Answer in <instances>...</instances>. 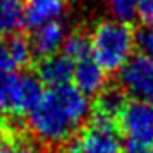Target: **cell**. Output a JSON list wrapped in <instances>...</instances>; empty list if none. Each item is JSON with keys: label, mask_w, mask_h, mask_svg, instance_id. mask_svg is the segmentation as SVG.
<instances>
[{"label": "cell", "mask_w": 153, "mask_h": 153, "mask_svg": "<svg viewBox=\"0 0 153 153\" xmlns=\"http://www.w3.org/2000/svg\"><path fill=\"white\" fill-rule=\"evenodd\" d=\"M91 114L90 97L76 86H59L43 91L28 115V127L38 141L62 145L76 136Z\"/></svg>", "instance_id": "1"}, {"label": "cell", "mask_w": 153, "mask_h": 153, "mask_svg": "<svg viewBox=\"0 0 153 153\" xmlns=\"http://www.w3.org/2000/svg\"><path fill=\"white\" fill-rule=\"evenodd\" d=\"M91 59L105 72H119L132 59L136 35L126 21L110 17L98 21L90 33Z\"/></svg>", "instance_id": "2"}, {"label": "cell", "mask_w": 153, "mask_h": 153, "mask_svg": "<svg viewBox=\"0 0 153 153\" xmlns=\"http://www.w3.org/2000/svg\"><path fill=\"white\" fill-rule=\"evenodd\" d=\"M64 153H124L115 119L95 114L83 131L65 143Z\"/></svg>", "instance_id": "3"}, {"label": "cell", "mask_w": 153, "mask_h": 153, "mask_svg": "<svg viewBox=\"0 0 153 153\" xmlns=\"http://www.w3.org/2000/svg\"><path fill=\"white\" fill-rule=\"evenodd\" d=\"M43 95V84L33 74L7 72L0 74V114L28 115Z\"/></svg>", "instance_id": "4"}, {"label": "cell", "mask_w": 153, "mask_h": 153, "mask_svg": "<svg viewBox=\"0 0 153 153\" xmlns=\"http://www.w3.org/2000/svg\"><path fill=\"white\" fill-rule=\"evenodd\" d=\"M117 119L126 145L153 148V105L139 100L127 102Z\"/></svg>", "instance_id": "5"}, {"label": "cell", "mask_w": 153, "mask_h": 153, "mask_svg": "<svg viewBox=\"0 0 153 153\" xmlns=\"http://www.w3.org/2000/svg\"><path fill=\"white\" fill-rule=\"evenodd\" d=\"M120 86L134 100L153 105V60L132 57L120 71Z\"/></svg>", "instance_id": "6"}, {"label": "cell", "mask_w": 153, "mask_h": 153, "mask_svg": "<svg viewBox=\"0 0 153 153\" xmlns=\"http://www.w3.org/2000/svg\"><path fill=\"white\" fill-rule=\"evenodd\" d=\"M74 65L76 64L65 53H55V55L45 57L38 64L36 77L40 79V83L48 88L67 86V84H71L72 76H74Z\"/></svg>", "instance_id": "7"}, {"label": "cell", "mask_w": 153, "mask_h": 153, "mask_svg": "<svg viewBox=\"0 0 153 153\" xmlns=\"http://www.w3.org/2000/svg\"><path fill=\"white\" fill-rule=\"evenodd\" d=\"M67 38V29L62 21H52L35 28L31 36V47L38 57H50L59 53L64 48V43Z\"/></svg>", "instance_id": "8"}, {"label": "cell", "mask_w": 153, "mask_h": 153, "mask_svg": "<svg viewBox=\"0 0 153 153\" xmlns=\"http://www.w3.org/2000/svg\"><path fill=\"white\" fill-rule=\"evenodd\" d=\"M72 81L74 86L86 97H95L107 90V72L91 57L76 62Z\"/></svg>", "instance_id": "9"}, {"label": "cell", "mask_w": 153, "mask_h": 153, "mask_svg": "<svg viewBox=\"0 0 153 153\" xmlns=\"http://www.w3.org/2000/svg\"><path fill=\"white\" fill-rule=\"evenodd\" d=\"M69 0H24V24L38 28L52 21H60Z\"/></svg>", "instance_id": "10"}, {"label": "cell", "mask_w": 153, "mask_h": 153, "mask_svg": "<svg viewBox=\"0 0 153 153\" xmlns=\"http://www.w3.org/2000/svg\"><path fill=\"white\" fill-rule=\"evenodd\" d=\"M24 24V0H0V38Z\"/></svg>", "instance_id": "11"}, {"label": "cell", "mask_w": 153, "mask_h": 153, "mask_svg": "<svg viewBox=\"0 0 153 153\" xmlns=\"http://www.w3.org/2000/svg\"><path fill=\"white\" fill-rule=\"evenodd\" d=\"M126 103L127 102H126L124 95L119 90H105L103 93L98 95L97 114H102V115L115 119V117H119V114L124 108Z\"/></svg>", "instance_id": "12"}, {"label": "cell", "mask_w": 153, "mask_h": 153, "mask_svg": "<svg viewBox=\"0 0 153 153\" xmlns=\"http://www.w3.org/2000/svg\"><path fill=\"white\" fill-rule=\"evenodd\" d=\"M62 53L69 57L72 62L76 64L83 59H88L91 57L90 52V38L83 33H71L65 38V43H64Z\"/></svg>", "instance_id": "13"}, {"label": "cell", "mask_w": 153, "mask_h": 153, "mask_svg": "<svg viewBox=\"0 0 153 153\" xmlns=\"http://www.w3.org/2000/svg\"><path fill=\"white\" fill-rule=\"evenodd\" d=\"M9 43V50H10V55L14 59V64L17 69H21L24 65H28L31 57H33V47H31V42L28 38H24L21 35H12L7 38Z\"/></svg>", "instance_id": "14"}, {"label": "cell", "mask_w": 153, "mask_h": 153, "mask_svg": "<svg viewBox=\"0 0 153 153\" xmlns=\"http://www.w3.org/2000/svg\"><path fill=\"white\" fill-rule=\"evenodd\" d=\"M139 0H105V5L108 9L112 17L120 21H129L138 12Z\"/></svg>", "instance_id": "15"}, {"label": "cell", "mask_w": 153, "mask_h": 153, "mask_svg": "<svg viewBox=\"0 0 153 153\" xmlns=\"http://www.w3.org/2000/svg\"><path fill=\"white\" fill-rule=\"evenodd\" d=\"M136 47L139 48L141 55L153 60V26H146L136 36Z\"/></svg>", "instance_id": "16"}, {"label": "cell", "mask_w": 153, "mask_h": 153, "mask_svg": "<svg viewBox=\"0 0 153 153\" xmlns=\"http://www.w3.org/2000/svg\"><path fill=\"white\" fill-rule=\"evenodd\" d=\"M17 69L14 64V59L10 55L7 40L0 38V74H7V72H14Z\"/></svg>", "instance_id": "17"}, {"label": "cell", "mask_w": 153, "mask_h": 153, "mask_svg": "<svg viewBox=\"0 0 153 153\" xmlns=\"http://www.w3.org/2000/svg\"><path fill=\"white\" fill-rule=\"evenodd\" d=\"M136 14L145 26H153V0H139Z\"/></svg>", "instance_id": "18"}, {"label": "cell", "mask_w": 153, "mask_h": 153, "mask_svg": "<svg viewBox=\"0 0 153 153\" xmlns=\"http://www.w3.org/2000/svg\"><path fill=\"white\" fill-rule=\"evenodd\" d=\"M7 153H43L35 143L29 141H17L14 145H9Z\"/></svg>", "instance_id": "19"}, {"label": "cell", "mask_w": 153, "mask_h": 153, "mask_svg": "<svg viewBox=\"0 0 153 153\" xmlns=\"http://www.w3.org/2000/svg\"><path fill=\"white\" fill-rule=\"evenodd\" d=\"M7 150H9V145L5 143V139L0 136V153H7Z\"/></svg>", "instance_id": "20"}, {"label": "cell", "mask_w": 153, "mask_h": 153, "mask_svg": "<svg viewBox=\"0 0 153 153\" xmlns=\"http://www.w3.org/2000/svg\"><path fill=\"white\" fill-rule=\"evenodd\" d=\"M150 153H153V150H152V152H150Z\"/></svg>", "instance_id": "21"}]
</instances>
